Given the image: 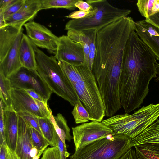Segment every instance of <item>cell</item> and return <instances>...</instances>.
Segmentation results:
<instances>
[{"instance_id":"obj_1","label":"cell","mask_w":159,"mask_h":159,"mask_svg":"<svg viewBox=\"0 0 159 159\" xmlns=\"http://www.w3.org/2000/svg\"><path fill=\"white\" fill-rule=\"evenodd\" d=\"M156 59L142 47L126 49L122 58L120 79V101L125 113L139 108L149 92L151 80L157 77Z\"/></svg>"},{"instance_id":"obj_2","label":"cell","mask_w":159,"mask_h":159,"mask_svg":"<svg viewBox=\"0 0 159 159\" xmlns=\"http://www.w3.org/2000/svg\"><path fill=\"white\" fill-rule=\"evenodd\" d=\"M88 111L92 121L101 122L105 116L102 96L92 70L84 65L74 66L58 61Z\"/></svg>"},{"instance_id":"obj_3","label":"cell","mask_w":159,"mask_h":159,"mask_svg":"<svg viewBox=\"0 0 159 159\" xmlns=\"http://www.w3.org/2000/svg\"><path fill=\"white\" fill-rule=\"evenodd\" d=\"M36 70L52 93L74 106L80 99L69 80L54 56H49L34 45Z\"/></svg>"},{"instance_id":"obj_4","label":"cell","mask_w":159,"mask_h":159,"mask_svg":"<svg viewBox=\"0 0 159 159\" xmlns=\"http://www.w3.org/2000/svg\"><path fill=\"white\" fill-rule=\"evenodd\" d=\"M159 117V103L143 106L134 113L114 115L102 121L113 132L131 139L138 136Z\"/></svg>"},{"instance_id":"obj_5","label":"cell","mask_w":159,"mask_h":159,"mask_svg":"<svg viewBox=\"0 0 159 159\" xmlns=\"http://www.w3.org/2000/svg\"><path fill=\"white\" fill-rule=\"evenodd\" d=\"M131 139L115 133L75 150L70 159H120L131 147Z\"/></svg>"},{"instance_id":"obj_6","label":"cell","mask_w":159,"mask_h":159,"mask_svg":"<svg viewBox=\"0 0 159 159\" xmlns=\"http://www.w3.org/2000/svg\"><path fill=\"white\" fill-rule=\"evenodd\" d=\"M86 2L95 10L94 13L85 18L70 20L65 25V30L97 31L114 21L127 16L131 13L130 10L116 7L106 0H88Z\"/></svg>"},{"instance_id":"obj_7","label":"cell","mask_w":159,"mask_h":159,"mask_svg":"<svg viewBox=\"0 0 159 159\" xmlns=\"http://www.w3.org/2000/svg\"><path fill=\"white\" fill-rule=\"evenodd\" d=\"M9 79L11 88L31 89L47 102L53 93L36 70L21 67L10 75Z\"/></svg>"},{"instance_id":"obj_8","label":"cell","mask_w":159,"mask_h":159,"mask_svg":"<svg viewBox=\"0 0 159 159\" xmlns=\"http://www.w3.org/2000/svg\"><path fill=\"white\" fill-rule=\"evenodd\" d=\"M11 94L12 109L17 113L27 112L38 118H50L52 114L47 102L34 99L24 89L11 88Z\"/></svg>"},{"instance_id":"obj_9","label":"cell","mask_w":159,"mask_h":159,"mask_svg":"<svg viewBox=\"0 0 159 159\" xmlns=\"http://www.w3.org/2000/svg\"><path fill=\"white\" fill-rule=\"evenodd\" d=\"M75 150L90 143L115 133L102 122L91 121L72 128Z\"/></svg>"},{"instance_id":"obj_10","label":"cell","mask_w":159,"mask_h":159,"mask_svg":"<svg viewBox=\"0 0 159 159\" xmlns=\"http://www.w3.org/2000/svg\"><path fill=\"white\" fill-rule=\"evenodd\" d=\"M24 26L27 36L34 45L55 54L59 37L55 35L45 26L32 20L27 22Z\"/></svg>"},{"instance_id":"obj_11","label":"cell","mask_w":159,"mask_h":159,"mask_svg":"<svg viewBox=\"0 0 159 159\" xmlns=\"http://www.w3.org/2000/svg\"><path fill=\"white\" fill-rule=\"evenodd\" d=\"M54 57L58 61H63L72 65L84 64L85 56L82 46L72 41L67 35L59 37Z\"/></svg>"},{"instance_id":"obj_12","label":"cell","mask_w":159,"mask_h":159,"mask_svg":"<svg viewBox=\"0 0 159 159\" xmlns=\"http://www.w3.org/2000/svg\"><path fill=\"white\" fill-rule=\"evenodd\" d=\"M135 31L141 40L148 46L156 59L159 61V28L145 20L135 22ZM159 80V64H155Z\"/></svg>"},{"instance_id":"obj_13","label":"cell","mask_w":159,"mask_h":159,"mask_svg":"<svg viewBox=\"0 0 159 159\" xmlns=\"http://www.w3.org/2000/svg\"><path fill=\"white\" fill-rule=\"evenodd\" d=\"M40 0H25L20 9L5 19L7 25L21 29L27 22L32 21L40 10Z\"/></svg>"},{"instance_id":"obj_14","label":"cell","mask_w":159,"mask_h":159,"mask_svg":"<svg viewBox=\"0 0 159 159\" xmlns=\"http://www.w3.org/2000/svg\"><path fill=\"white\" fill-rule=\"evenodd\" d=\"M33 147L30 127L22 117L18 115V130L14 152L20 159H32L30 153Z\"/></svg>"},{"instance_id":"obj_15","label":"cell","mask_w":159,"mask_h":159,"mask_svg":"<svg viewBox=\"0 0 159 159\" xmlns=\"http://www.w3.org/2000/svg\"><path fill=\"white\" fill-rule=\"evenodd\" d=\"M23 30L17 36L4 59L0 62V73L7 78L22 67L19 58V48Z\"/></svg>"},{"instance_id":"obj_16","label":"cell","mask_w":159,"mask_h":159,"mask_svg":"<svg viewBox=\"0 0 159 159\" xmlns=\"http://www.w3.org/2000/svg\"><path fill=\"white\" fill-rule=\"evenodd\" d=\"M5 141L7 145L14 152L18 130V115L13 109H4Z\"/></svg>"},{"instance_id":"obj_17","label":"cell","mask_w":159,"mask_h":159,"mask_svg":"<svg viewBox=\"0 0 159 159\" xmlns=\"http://www.w3.org/2000/svg\"><path fill=\"white\" fill-rule=\"evenodd\" d=\"M19 56L22 66L36 70L34 44L27 35L23 33L19 46Z\"/></svg>"},{"instance_id":"obj_18","label":"cell","mask_w":159,"mask_h":159,"mask_svg":"<svg viewBox=\"0 0 159 159\" xmlns=\"http://www.w3.org/2000/svg\"><path fill=\"white\" fill-rule=\"evenodd\" d=\"M11 26L0 28V62L4 59L22 30Z\"/></svg>"},{"instance_id":"obj_19","label":"cell","mask_w":159,"mask_h":159,"mask_svg":"<svg viewBox=\"0 0 159 159\" xmlns=\"http://www.w3.org/2000/svg\"><path fill=\"white\" fill-rule=\"evenodd\" d=\"M159 143V120L158 119L140 134L131 139L132 148L144 144Z\"/></svg>"},{"instance_id":"obj_20","label":"cell","mask_w":159,"mask_h":159,"mask_svg":"<svg viewBox=\"0 0 159 159\" xmlns=\"http://www.w3.org/2000/svg\"><path fill=\"white\" fill-rule=\"evenodd\" d=\"M38 120L42 134L49 145L57 147V134L50 117L39 118Z\"/></svg>"},{"instance_id":"obj_21","label":"cell","mask_w":159,"mask_h":159,"mask_svg":"<svg viewBox=\"0 0 159 159\" xmlns=\"http://www.w3.org/2000/svg\"><path fill=\"white\" fill-rule=\"evenodd\" d=\"M50 119L57 134L64 143L66 145V140L70 141L73 139L67 121L60 113L57 114L56 116H54L52 114Z\"/></svg>"},{"instance_id":"obj_22","label":"cell","mask_w":159,"mask_h":159,"mask_svg":"<svg viewBox=\"0 0 159 159\" xmlns=\"http://www.w3.org/2000/svg\"><path fill=\"white\" fill-rule=\"evenodd\" d=\"M67 34V35L72 41L81 45L85 56L84 65L90 68L89 59V37L83 31L68 30Z\"/></svg>"},{"instance_id":"obj_23","label":"cell","mask_w":159,"mask_h":159,"mask_svg":"<svg viewBox=\"0 0 159 159\" xmlns=\"http://www.w3.org/2000/svg\"><path fill=\"white\" fill-rule=\"evenodd\" d=\"M137 159H159V143H149L134 147Z\"/></svg>"},{"instance_id":"obj_24","label":"cell","mask_w":159,"mask_h":159,"mask_svg":"<svg viewBox=\"0 0 159 159\" xmlns=\"http://www.w3.org/2000/svg\"><path fill=\"white\" fill-rule=\"evenodd\" d=\"M136 4L140 14L146 19L159 12V0H139Z\"/></svg>"},{"instance_id":"obj_25","label":"cell","mask_w":159,"mask_h":159,"mask_svg":"<svg viewBox=\"0 0 159 159\" xmlns=\"http://www.w3.org/2000/svg\"><path fill=\"white\" fill-rule=\"evenodd\" d=\"M0 98L4 105V109H13L11 90V87L9 79L0 73Z\"/></svg>"},{"instance_id":"obj_26","label":"cell","mask_w":159,"mask_h":159,"mask_svg":"<svg viewBox=\"0 0 159 159\" xmlns=\"http://www.w3.org/2000/svg\"><path fill=\"white\" fill-rule=\"evenodd\" d=\"M78 0H40V10L63 8L70 10L76 8L75 4Z\"/></svg>"},{"instance_id":"obj_27","label":"cell","mask_w":159,"mask_h":159,"mask_svg":"<svg viewBox=\"0 0 159 159\" xmlns=\"http://www.w3.org/2000/svg\"><path fill=\"white\" fill-rule=\"evenodd\" d=\"M71 113L76 124H83L92 121L89 113L80 99L75 104Z\"/></svg>"},{"instance_id":"obj_28","label":"cell","mask_w":159,"mask_h":159,"mask_svg":"<svg viewBox=\"0 0 159 159\" xmlns=\"http://www.w3.org/2000/svg\"><path fill=\"white\" fill-rule=\"evenodd\" d=\"M30 130L34 147L39 151L47 148L49 144L43 135L33 128L30 127Z\"/></svg>"},{"instance_id":"obj_29","label":"cell","mask_w":159,"mask_h":159,"mask_svg":"<svg viewBox=\"0 0 159 159\" xmlns=\"http://www.w3.org/2000/svg\"><path fill=\"white\" fill-rule=\"evenodd\" d=\"M89 37V59L90 68L92 70V65L96 52V41L97 31L93 30L83 31Z\"/></svg>"},{"instance_id":"obj_30","label":"cell","mask_w":159,"mask_h":159,"mask_svg":"<svg viewBox=\"0 0 159 159\" xmlns=\"http://www.w3.org/2000/svg\"><path fill=\"white\" fill-rule=\"evenodd\" d=\"M17 114L22 117L30 127L34 128L43 135L39 126L38 117L26 112H19Z\"/></svg>"},{"instance_id":"obj_31","label":"cell","mask_w":159,"mask_h":159,"mask_svg":"<svg viewBox=\"0 0 159 159\" xmlns=\"http://www.w3.org/2000/svg\"><path fill=\"white\" fill-rule=\"evenodd\" d=\"M25 1L17 0L15 3L5 10H0L3 11L5 20L17 12L23 6Z\"/></svg>"},{"instance_id":"obj_32","label":"cell","mask_w":159,"mask_h":159,"mask_svg":"<svg viewBox=\"0 0 159 159\" xmlns=\"http://www.w3.org/2000/svg\"><path fill=\"white\" fill-rule=\"evenodd\" d=\"M41 159H61L58 147H52L47 148L43 152Z\"/></svg>"},{"instance_id":"obj_33","label":"cell","mask_w":159,"mask_h":159,"mask_svg":"<svg viewBox=\"0 0 159 159\" xmlns=\"http://www.w3.org/2000/svg\"><path fill=\"white\" fill-rule=\"evenodd\" d=\"M0 145L6 143L5 139V127L4 120V105L0 99Z\"/></svg>"},{"instance_id":"obj_34","label":"cell","mask_w":159,"mask_h":159,"mask_svg":"<svg viewBox=\"0 0 159 159\" xmlns=\"http://www.w3.org/2000/svg\"><path fill=\"white\" fill-rule=\"evenodd\" d=\"M95 11L94 9L93 11L90 12H86L80 10L76 11L70 13L66 17L72 19H82L92 15L95 12Z\"/></svg>"},{"instance_id":"obj_35","label":"cell","mask_w":159,"mask_h":159,"mask_svg":"<svg viewBox=\"0 0 159 159\" xmlns=\"http://www.w3.org/2000/svg\"><path fill=\"white\" fill-rule=\"evenodd\" d=\"M57 147L59 149L61 159H66L70 155L67 152L66 145H65L57 135Z\"/></svg>"},{"instance_id":"obj_36","label":"cell","mask_w":159,"mask_h":159,"mask_svg":"<svg viewBox=\"0 0 159 159\" xmlns=\"http://www.w3.org/2000/svg\"><path fill=\"white\" fill-rule=\"evenodd\" d=\"M0 159H11V150L7 145L4 143L0 145Z\"/></svg>"},{"instance_id":"obj_37","label":"cell","mask_w":159,"mask_h":159,"mask_svg":"<svg viewBox=\"0 0 159 159\" xmlns=\"http://www.w3.org/2000/svg\"><path fill=\"white\" fill-rule=\"evenodd\" d=\"M75 5L76 8L84 11L90 12L93 10L92 7L90 4L82 0H78Z\"/></svg>"},{"instance_id":"obj_38","label":"cell","mask_w":159,"mask_h":159,"mask_svg":"<svg viewBox=\"0 0 159 159\" xmlns=\"http://www.w3.org/2000/svg\"><path fill=\"white\" fill-rule=\"evenodd\" d=\"M120 159H137L135 150L131 148Z\"/></svg>"},{"instance_id":"obj_39","label":"cell","mask_w":159,"mask_h":159,"mask_svg":"<svg viewBox=\"0 0 159 159\" xmlns=\"http://www.w3.org/2000/svg\"><path fill=\"white\" fill-rule=\"evenodd\" d=\"M16 0H1L0 1V10H5L15 3Z\"/></svg>"},{"instance_id":"obj_40","label":"cell","mask_w":159,"mask_h":159,"mask_svg":"<svg viewBox=\"0 0 159 159\" xmlns=\"http://www.w3.org/2000/svg\"><path fill=\"white\" fill-rule=\"evenodd\" d=\"M145 20L159 27V12L145 19Z\"/></svg>"},{"instance_id":"obj_41","label":"cell","mask_w":159,"mask_h":159,"mask_svg":"<svg viewBox=\"0 0 159 159\" xmlns=\"http://www.w3.org/2000/svg\"><path fill=\"white\" fill-rule=\"evenodd\" d=\"M34 99L41 102H45L43 99L34 90L31 89H24Z\"/></svg>"},{"instance_id":"obj_42","label":"cell","mask_w":159,"mask_h":159,"mask_svg":"<svg viewBox=\"0 0 159 159\" xmlns=\"http://www.w3.org/2000/svg\"><path fill=\"white\" fill-rule=\"evenodd\" d=\"M3 11L0 10V28L7 26Z\"/></svg>"},{"instance_id":"obj_43","label":"cell","mask_w":159,"mask_h":159,"mask_svg":"<svg viewBox=\"0 0 159 159\" xmlns=\"http://www.w3.org/2000/svg\"><path fill=\"white\" fill-rule=\"evenodd\" d=\"M40 151L35 147H33L31 149L30 153V156L32 159L38 155Z\"/></svg>"},{"instance_id":"obj_44","label":"cell","mask_w":159,"mask_h":159,"mask_svg":"<svg viewBox=\"0 0 159 159\" xmlns=\"http://www.w3.org/2000/svg\"><path fill=\"white\" fill-rule=\"evenodd\" d=\"M12 158L11 159H20L16 154L14 152L12 151L11 152Z\"/></svg>"},{"instance_id":"obj_45","label":"cell","mask_w":159,"mask_h":159,"mask_svg":"<svg viewBox=\"0 0 159 159\" xmlns=\"http://www.w3.org/2000/svg\"></svg>"}]
</instances>
